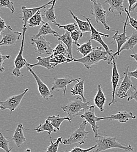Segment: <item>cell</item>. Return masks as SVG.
Masks as SVG:
<instances>
[{
    "label": "cell",
    "instance_id": "c3c4849f",
    "mask_svg": "<svg viewBox=\"0 0 137 152\" xmlns=\"http://www.w3.org/2000/svg\"><path fill=\"white\" fill-rule=\"evenodd\" d=\"M137 8V3L134 5V7L132 8V9H131V11H134V10H136V8Z\"/></svg>",
    "mask_w": 137,
    "mask_h": 152
},
{
    "label": "cell",
    "instance_id": "7402d4cb",
    "mask_svg": "<svg viewBox=\"0 0 137 152\" xmlns=\"http://www.w3.org/2000/svg\"><path fill=\"white\" fill-rule=\"evenodd\" d=\"M125 2L123 0H107L104 2V4H108L110 5L108 8V13H113L114 12H117L118 14L121 17L123 12H125L124 8L123 6V3Z\"/></svg>",
    "mask_w": 137,
    "mask_h": 152
},
{
    "label": "cell",
    "instance_id": "7c38bea8",
    "mask_svg": "<svg viewBox=\"0 0 137 152\" xmlns=\"http://www.w3.org/2000/svg\"><path fill=\"white\" fill-rule=\"evenodd\" d=\"M82 17L83 18H84L85 19H86L87 21L90 24V28H91V35H90L91 39L94 40H95V41H96V42L99 43L102 46V47L105 49V50L108 53L110 58H111L113 56V50L109 49L108 45L103 41V39L101 38V37H105V38H109V37H110L109 35H106V34H103L101 32H98V31L96 30V29L95 28V26L92 24L91 19L89 18H87V17H86L85 16H83V15H82Z\"/></svg>",
    "mask_w": 137,
    "mask_h": 152
},
{
    "label": "cell",
    "instance_id": "44dd1931",
    "mask_svg": "<svg viewBox=\"0 0 137 152\" xmlns=\"http://www.w3.org/2000/svg\"><path fill=\"white\" fill-rule=\"evenodd\" d=\"M48 35H52L55 37L57 38H58L60 36L57 31L53 30L51 28V25L48 22H45V23L43 24L40 28L38 33L37 35L33 36L31 38L33 39H37L40 38V37H45Z\"/></svg>",
    "mask_w": 137,
    "mask_h": 152
},
{
    "label": "cell",
    "instance_id": "1f68e13d",
    "mask_svg": "<svg viewBox=\"0 0 137 152\" xmlns=\"http://www.w3.org/2000/svg\"><path fill=\"white\" fill-rule=\"evenodd\" d=\"M94 48L92 46V43L91 40H89L87 42L81 45L78 48V51L81 53L83 57H85L93 52Z\"/></svg>",
    "mask_w": 137,
    "mask_h": 152
},
{
    "label": "cell",
    "instance_id": "60d3db41",
    "mask_svg": "<svg viewBox=\"0 0 137 152\" xmlns=\"http://www.w3.org/2000/svg\"><path fill=\"white\" fill-rule=\"evenodd\" d=\"M96 148H97L96 145H95L94 146H92L88 149H82L81 148H79L78 146H77V147L74 148L70 151L68 152H89L93 150L94 151Z\"/></svg>",
    "mask_w": 137,
    "mask_h": 152
},
{
    "label": "cell",
    "instance_id": "4dcf8cb0",
    "mask_svg": "<svg viewBox=\"0 0 137 152\" xmlns=\"http://www.w3.org/2000/svg\"><path fill=\"white\" fill-rule=\"evenodd\" d=\"M74 59L75 58L70 59L68 58L67 56L62 54L53 53V55H52V57L51 58V63L54 66V67H55L59 64L67 63L71 61H73Z\"/></svg>",
    "mask_w": 137,
    "mask_h": 152
},
{
    "label": "cell",
    "instance_id": "e575fe53",
    "mask_svg": "<svg viewBox=\"0 0 137 152\" xmlns=\"http://www.w3.org/2000/svg\"><path fill=\"white\" fill-rule=\"evenodd\" d=\"M55 25L57 26L59 29H63L65 31H67L70 34L78 29V26L77 23H69L67 25H60V23H57L56 24H55Z\"/></svg>",
    "mask_w": 137,
    "mask_h": 152
},
{
    "label": "cell",
    "instance_id": "ba28073f",
    "mask_svg": "<svg viewBox=\"0 0 137 152\" xmlns=\"http://www.w3.org/2000/svg\"><path fill=\"white\" fill-rule=\"evenodd\" d=\"M130 66L127 65L125 70L123 73L124 75L123 80L120 84L119 86L116 91V95L119 98L122 99L127 97L128 95V92L130 91L131 88H134V83L131 80V77L128 76V72L129 70Z\"/></svg>",
    "mask_w": 137,
    "mask_h": 152
},
{
    "label": "cell",
    "instance_id": "681fc988",
    "mask_svg": "<svg viewBox=\"0 0 137 152\" xmlns=\"http://www.w3.org/2000/svg\"><path fill=\"white\" fill-rule=\"evenodd\" d=\"M31 152V150L30 149H26L25 151V152Z\"/></svg>",
    "mask_w": 137,
    "mask_h": 152
},
{
    "label": "cell",
    "instance_id": "9c48e42d",
    "mask_svg": "<svg viewBox=\"0 0 137 152\" xmlns=\"http://www.w3.org/2000/svg\"><path fill=\"white\" fill-rule=\"evenodd\" d=\"M128 17L127 15V18L125 19V21L124 22V29H123V32L122 34H119L118 31H113L115 32L114 35L113 36V39L114 40H115L117 43V50L116 53H113V56L110 58L108 60V64H112L113 60L114 58H116L117 56H119V52L122 48V46L125 43V42L128 40L130 37H128L126 35V28H127V25L128 24Z\"/></svg>",
    "mask_w": 137,
    "mask_h": 152
},
{
    "label": "cell",
    "instance_id": "ab89813d",
    "mask_svg": "<svg viewBox=\"0 0 137 152\" xmlns=\"http://www.w3.org/2000/svg\"><path fill=\"white\" fill-rule=\"evenodd\" d=\"M124 11H125V12L127 14V15L128 16V22H129V24L133 28H134L137 32V20L136 19H134V18H132L131 16H130V14L128 12V10L127 8H125L124 9Z\"/></svg>",
    "mask_w": 137,
    "mask_h": 152
},
{
    "label": "cell",
    "instance_id": "7bdbcfd3",
    "mask_svg": "<svg viewBox=\"0 0 137 152\" xmlns=\"http://www.w3.org/2000/svg\"><path fill=\"white\" fill-rule=\"evenodd\" d=\"M133 91H130L128 93V96L127 98V101H130L131 99H135L136 102V104H137V89L134 87L133 88Z\"/></svg>",
    "mask_w": 137,
    "mask_h": 152
},
{
    "label": "cell",
    "instance_id": "277c9868",
    "mask_svg": "<svg viewBox=\"0 0 137 152\" xmlns=\"http://www.w3.org/2000/svg\"><path fill=\"white\" fill-rule=\"evenodd\" d=\"M87 124V122L86 121H83L78 129L71 133L67 139L62 141V144L64 145L74 143H78L80 145L84 144L85 141L88 138V134L90 133L89 131H86Z\"/></svg>",
    "mask_w": 137,
    "mask_h": 152
},
{
    "label": "cell",
    "instance_id": "f546056e",
    "mask_svg": "<svg viewBox=\"0 0 137 152\" xmlns=\"http://www.w3.org/2000/svg\"><path fill=\"white\" fill-rule=\"evenodd\" d=\"M69 12L71 14V15H72L73 18L76 21V23L78 26V29L83 34L87 33V32L91 33V28H90L89 23L87 21H84V20H80L78 17H76L73 13V12L70 10H69Z\"/></svg>",
    "mask_w": 137,
    "mask_h": 152
},
{
    "label": "cell",
    "instance_id": "f1b7e54d",
    "mask_svg": "<svg viewBox=\"0 0 137 152\" xmlns=\"http://www.w3.org/2000/svg\"><path fill=\"white\" fill-rule=\"evenodd\" d=\"M137 45V32H134L133 34L130 37L128 40L125 42V43L122 46L119 52V56L120 53H121L124 50H133L135 46Z\"/></svg>",
    "mask_w": 137,
    "mask_h": 152
},
{
    "label": "cell",
    "instance_id": "5bb4252c",
    "mask_svg": "<svg viewBox=\"0 0 137 152\" xmlns=\"http://www.w3.org/2000/svg\"><path fill=\"white\" fill-rule=\"evenodd\" d=\"M26 67L28 69V70L33 75L34 77L35 78L36 82L37 83L38 87V91L39 94L43 98L45 99H49V98H52L54 97V95L52 93V91L49 88V87L42 81V80L39 78V76H38L34 70L26 64Z\"/></svg>",
    "mask_w": 137,
    "mask_h": 152
},
{
    "label": "cell",
    "instance_id": "83f0119b",
    "mask_svg": "<svg viewBox=\"0 0 137 152\" xmlns=\"http://www.w3.org/2000/svg\"><path fill=\"white\" fill-rule=\"evenodd\" d=\"M35 131L38 133L47 132L49 135L52 133H55L57 132V130L53 126L51 122L47 119H46L45 123L40 124L37 128L35 129Z\"/></svg>",
    "mask_w": 137,
    "mask_h": 152
},
{
    "label": "cell",
    "instance_id": "d6986e66",
    "mask_svg": "<svg viewBox=\"0 0 137 152\" xmlns=\"http://www.w3.org/2000/svg\"><path fill=\"white\" fill-rule=\"evenodd\" d=\"M24 130L29 129L25 128L22 124H19L17 128L14 131V133L11 138V140L14 141V142L15 143L16 146L18 148L21 147L26 140L23 133Z\"/></svg>",
    "mask_w": 137,
    "mask_h": 152
},
{
    "label": "cell",
    "instance_id": "74e56055",
    "mask_svg": "<svg viewBox=\"0 0 137 152\" xmlns=\"http://www.w3.org/2000/svg\"><path fill=\"white\" fill-rule=\"evenodd\" d=\"M71 37L73 40V43L78 46L79 47L80 46V43H78V40L83 37V34L80 31V30H76L74 32H73L72 33L70 34Z\"/></svg>",
    "mask_w": 137,
    "mask_h": 152
},
{
    "label": "cell",
    "instance_id": "9a60e30c",
    "mask_svg": "<svg viewBox=\"0 0 137 152\" xmlns=\"http://www.w3.org/2000/svg\"><path fill=\"white\" fill-rule=\"evenodd\" d=\"M80 78L74 79L72 76H65L62 78H54V83L51 91H53L56 89L63 90V95H65L67 86L74 81L78 82L80 81Z\"/></svg>",
    "mask_w": 137,
    "mask_h": 152
},
{
    "label": "cell",
    "instance_id": "8fae6325",
    "mask_svg": "<svg viewBox=\"0 0 137 152\" xmlns=\"http://www.w3.org/2000/svg\"><path fill=\"white\" fill-rule=\"evenodd\" d=\"M22 32L13 31L10 25H8L5 32L2 33V38L0 41V47L2 46L14 45L17 40H20Z\"/></svg>",
    "mask_w": 137,
    "mask_h": 152
},
{
    "label": "cell",
    "instance_id": "7a4b0ae2",
    "mask_svg": "<svg viewBox=\"0 0 137 152\" xmlns=\"http://www.w3.org/2000/svg\"><path fill=\"white\" fill-rule=\"evenodd\" d=\"M108 55L109 56L108 53L105 50H103L102 47H96L87 56L75 58L73 61L83 64L87 70H89L93 65L97 64L100 61H108L109 59Z\"/></svg>",
    "mask_w": 137,
    "mask_h": 152
},
{
    "label": "cell",
    "instance_id": "4316f807",
    "mask_svg": "<svg viewBox=\"0 0 137 152\" xmlns=\"http://www.w3.org/2000/svg\"><path fill=\"white\" fill-rule=\"evenodd\" d=\"M47 120L49 121L53 126L57 130V131H59L60 130V127L61 124L64 121H67L70 123H71L72 121L67 116L65 117H60L59 115H52V116H49L47 118Z\"/></svg>",
    "mask_w": 137,
    "mask_h": 152
},
{
    "label": "cell",
    "instance_id": "603a6c76",
    "mask_svg": "<svg viewBox=\"0 0 137 152\" xmlns=\"http://www.w3.org/2000/svg\"><path fill=\"white\" fill-rule=\"evenodd\" d=\"M106 101L105 95L103 91V88L100 84H98L97 92L94 98V102L95 105L98 108L101 112L104 111V105Z\"/></svg>",
    "mask_w": 137,
    "mask_h": 152
},
{
    "label": "cell",
    "instance_id": "d4e9b609",
    "mask_svg": "<svg viewBox=\"0 0 137 152\" xmlns=\"http://www.w3.org/2000/svg\"><path fill=\"white\" fill-rule=\"evenodd\" d=\"M51 57H52V55L50 56H48V57H38L37 58V60H38V62L37 63H35V64L27 63V64L31 69H32L33 67H34L35 66H40L45 67L48 70L54 69V66L51 63Z\"/></svg>",
    "mask_w": 137,
    "mask_h": 152
},
{
    "label": "cell",
    "instance_id": "30bf717a",
    "mask_svg": "<svg viewBox=\"0 0 137 152\" xmlns=\"http://www.w3.org/2000/svg\"><path fill=\"white\" fill-rule=\"evenodd\" d=\"M31 44L35 47V50L39 55H53V49L51 47V43L48 42L45 37H40L37 39L31 38Z\"/></svg>",
    "mask_w": 137,
    "mask_h": 152
},
{
    "label": "cell",
    "instance_id": "8d00e7d4",
    "mask_svg": "<svg viewBox=\"0 0 137 152\" xmlns=\"http://www.w3.org/2000/svg\"><path fill=\"white\" fill-rule=\"evenodd\" d=\"M53 53H58V54H62L64 56H67V49L65 48V46L62 42H60L57 45V46L53 49Z\"/></svg>",
    "mask_w": 137,
    "mask_h": 152
},
{
    "label": "cell",
    "instance_id": "ac0fdd59",
    "mask_svg": "<svg viewBox=\"0 0 137 152\" xmlns=\"http://www.w3.org/2000/svg\"><path fill=\"white\" fill-rule=\"evenodd\" d=\"M136 116L131 112L119 111L117 114H113L110 116L99 117L100 121L108 119L109 121H118L121 123H126L130 119H135Z\"/></svg>",
    "mask_w": 137,
    "mask_h": 152
},
{
    "label": "cell",
    "instance_id": "5b68a950",
    "mask_svg": "<svg viewBox=\"0 0 137 152\" xmlns=\"http://www.w3.org/2000/svg\"><path fill=\"white\" fill-rule=\"evenodd\" d=\"M91 2L92 4L90 14L96 19L95 25H97L98 22H101L106 30L110 31V27L108 25L106 20V17L108 12L104 10L101 4L98 1H91Z\"/></svg>",
    "mask_w": 137,
    "mask_h": 152
},
{
    "label": "cell",
    "instance_id": "f35d334b",
    "mask_svg": "<svg viewBox=\"0 0 137 152\" xmlns=\"http://www.w3.org/2000/svg\"><path fill=\"white\" fill-rule=\"evenodd\" d=\"M0 8H8L12 13L14 14L15 12L14 3L10 0H0Z\"/></svg>",
    "mask_w": 137,
    "mask_h": 152
},
{
    "label": "cell",
    "instance_id": "816d5d0a",
    "mask_svg": "<svg viewBox=\"0 0 137 152\" xmlns=\"http://www.w3.org/2000/svg\"><path fill=\"white\" fill-rule=\"evenodd\" d=\"M0 11H1V10H0Z\"/></svg>",
    "mask_w": 137,
    "mask_h": 152
},
{
    "label": "cell",
    "instance_id": "52a82bcc",
    "mask_svg": "<svg viewBox=\"0 0 137 152\" xmlns=\"http://www.w3.org/2000/svg\"><path fill=\"white\" fill-rule=\"evenodd\" d=\"M28 91L29 89L26 88L22 93L18 95H12L5 101H0V109L1 110H9L11 114L18 107L22 99Z\"/></svg>",
    "mask_w": 137,
    "mask_h": 152
},
{
    "label": "cell",
    "instance_id": "bcb514c9",
    "mask_svg": "<svg viewBox=\"0 0 137 152\" xmlns=\"http://www.w3.org/2000/svg\"><path fill=\"white\" fill-rule=\"evenodd\" d=\"M128 76H129L130 77H134L137 80V69L133 72H130L128 70Z\"/></svg>",
    "mask_w": 137,
    "mask_h": 152
},
{
    "label": "cell",
    "instance_id": "ffe728a7",
    "mask_svg": "<svg viewBox=\"0 0 137 152\" xmlns=\"http://www.w3.org/2000/svg\"><path fill=\"white\" fill-rule=\"evenodd\" d=\"M59 41L63 43L67 46V57L70 59H73V40L71 37L70 34L67 31L61 36L58 37Z\"/></svg>",
    "mask_w": 137,
    "mask_h": 152
},
{
    "label": "cell",
    "instance_id": "b9f144b4",
    "mask_svg": "<svg viewBox=\"0 0 137 152\" xmlns=\"http://www.w3.org/2000/svg\"><path fill=\"white\" fill-rule=\"evenodd\" d=\"M10 58H11V55H3L0 52V72H4L5 71V69L3 67L4 61L7 59H10Z\"/></svg>",
    "mask_w": 137,
    "mask_h": 152
},
{
    "label": "cell",
    "instance_id": "8992f818",
    "mask_svg": "<svg viewBox=\"0 0 137 152\" xmlns=\"http://www.w3.org/2000/svg\"><path fill=\"white\" fill-rule=\"evenodd\" d=\"M22 39L21 42V45L20 48V52L17 56V57L14 61V69L12 70V74L14 76H16L17 77H19L21 75V69L26 66V64L28 63L26 62V60L23 57V52L24 49V45H25V34L27 31L26 28H22Z\"/></svg>",
    "mask_w": 137,
    "mask_h": 152
},
{
    "label": "cell",
    "instance_id": "d6a6232c",
    "mask_svg": "<svg viewBox=\"0 0 137 152\" xmlns=\"http://www.w3.org/2000/svg\"><path fill=\"white\" fill-rule=\"evenodd\" d=\"M45 22L43 20L42 17L41 15L40 11H38L34 16H33L31 19H29L28 22V25L30 27L38 26L42 24H44Z\"/></svg>",
    "mask_w": 137,
    "mask_h": 152
},
{
    "label": "cell",
    "instance_id": "4fadbf2b",
    "mask_svg": "<svg viewBox=\"0 0 137 152\" xmlns=\"http://www.w3.org/2000/svg\"><path fill=\"white\" fill-rule=\"evenodd\" d=\"M95 110V106L91 105L89 109L85 111L83 114H80V116L81 118L84 119L85 121L91 125L93 132L95 133V136L96 137L98 135V130L99 127L97 125V122L100 121V119L99 117H97L96 115Z\"/></svg>",
    "mask_w": 137,
    "mask_h": 152
},
{
    "label": "cell",
    "instance_id": "f6af8a7d",
    "mask_svg": "<svg viewBox=\"0 0 137 152\" xmlns=\"http://www.w3.org/2000/svg\"><path fill=\"white\" fill-rule=\"evenodd\" d=\"M127 2H128L129 4V8L128 9V11L130 14V12H131V9L134 7V5L137 3V0H128L127 1Z\"/></svg>",
    "mask_w": 137,
    "mask_h": 152
},
{
    "label": "cell",
    "instance_id": "3957f363",
    "mask_svg": "<svg viewBox=\"0 0 137 152\" xmlns=\"http://www.w3.org/2000/svg\"><path fill=\"white\" fill-rule=\"evenodd\" d=\"M90 101L84 102L83 99L77 97L76 99L70 101L67 105L61 106L63 111L67 114V116L72 121L75 117L80 115L81 112H84L90 107Z\"/></svg>",
    "mask_w": 137,
    "mask_h": 152
},
{
    "label": "cell",
    "instance_id": "ee69618b",
    "mask_svg": "<svg viewBox=\"0 0 137 152\" xmlns=\"http://www.w3.org/2000/svg\"><path fill=\"white\" fill-rule=\"evenodd\" d=\"M7 26L8 25H6L5 21L0 17V35L5 32L6 28H7Z\"/></svg>",
    "mask_w": 137,
    "mask_h": 152
},
{
    "label": "cell",
    "instance_id": "7dc6e473",
    "mask_svg": "<svg viewBox=\"0 0 137 152\" xmlns=\"http://www.w3.org/2000/svg\"><path fill=\"white\" fill-rule=\"evenodd\" d=\"M130 56L132 57V58H133L137 61V53H134L133 55H131Z\"/></svg>",
    "mask_w": 137,
    "mask_h": 152
},
{
    "label": "cell",
    "instance_id": "6da1fadb",
    "mask_svg": "<svg viewBox=\"0 0 137 152\" xmlns=\"http://www.w3.org/2000/svg\"><path fill=\"white\" fill-rule=\"evenodd\" d=\"M95 138L97 148L93 152H103L111 149H119L129 152H133L134 151V148L131 145L127 146L120 143L116 137L98 134V136H96Z\"/></svg>",
    "mask_w": 137,
    "mask_h": 152
},
{
    "label": "cell",
    "instance_id": "d590c367",
    "mask_svg": "<svg viewBox=\"0 0 137 152\" xmlns=\"http://www.w3.org/2000/svg\"><path fill=\"white\" fill-rule=\"evenodd\" d=\"M9 144L10 140L6 139L2 133H0V148L5 152H11L13 148L10 149Z\"/></svg>",
    "mask_w": 137,
    "mask_h": 152
},
{
    "label": "cell",
    "instance_id": "e0dca14e",
    "mask_svg": "<svg viewBox=\"0 0 137 152\" xmlns=\"http://www.w3.org/2000/svg\"><path fill=\"white\" fill-rule=\"evenodd\" d=\"M116 58L113 59L112 64H113V69H112V75H111V84L113 87L112 89V99L111 101L108 104V105L110 106L112 104H115L117 102V99L116 98L115 95H116V91L118 87V84L120 80V76L118 71L117 64H116Z\"/></svg>",
    "mask_w": 137,
    "mask_h": 152
},
{
    "label": "cell",
    "instance_id": "2e32d148",
    "mask_svg": "<svg viewBox=\"0 0 137 152\" xmlns=\"http://www.w3.org/2000/svg\"><path fill=\"white\" fill-rule=\"evenodd\" d=\"M53 4V1H49V2L45 4V5L40 6L39 7H35V8H28L25 6L22 7V16L20 17V19H22L23 21V28H26V25L28 23V22L29 19H31L33 16H34L38 11H40L42 8H45L47 5L52 4Z\"/></svg>",
    "mask_w": 137,
    "mask_h": 152
},
{
    "label": "cell",
    "instance_id": "836d02e7",
    "mask_svg": "<svg viewBox=\"0 0 137 152\" xmlns=\"http://www.w3.org/2000/svg\"><path fill=\"white\" fill-rule=\"evenodd\" d=\"M51 145L47 147V150L45 152H58L60 143L62 142V137H59L55 142H53L52 137H50Z\"/></svg>",
    "mask_w": 137,
    "mask_h": 152
},
{
    "label": "cell",
    "instance_id": "f907efd6",
    "mask_svg": "<svg viewBox=\"0 0 137 152\" xmlns=\"http://www.w3.org/2000/svg\"><path fill=\"white\" fill-rule=\"evenodd\" d=\"M136 12H137V11H136Z\"/></svg>",
    "mask_w": 137,
    "mask_h": 152
},
{
    "label": "cell",
    "instance_id": "cb8c5ba5",
    "mask_svg": "<svg viewBox=\"0 0 137 152\" xmlns=\"http://www.w3.org/2000/svg\"><path fill=\"white\" fill-rule=\"evenodd\" d=\"M56 2V0L53 1V4H52V6L49 8H45L43 13V16L45 19L48 22L52 23L54 25H55V24L58 23L56 22L57 17L56 16L55 12V5Z\"/></svg>",
    "mask_w": 137,
    "mask_h": 152
},
{
    "label": "cell",
    "instance_id": "484cf974",
    "mask_svg": "<svg viewBox=\"0 0 137 152\" xmlns=\"http://www.w3.org/2000/svg\"><path fill=\"white\" fill-rule=\"evenodd\" d=\"M84 80L79 81L72 88H71V94L73 96L80 95L83 99L84 102H87L86 97L84 95Z\"/></svg>",
    "mask_w": 137,
    "mask_h": 152
}]
</instances>
